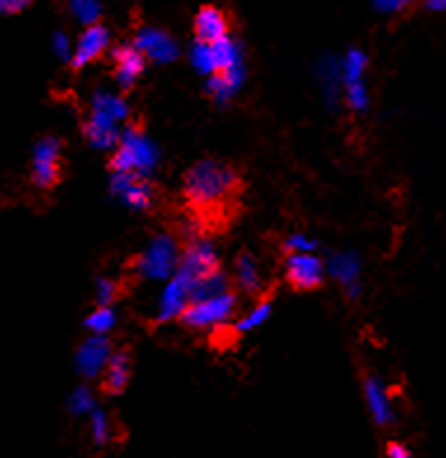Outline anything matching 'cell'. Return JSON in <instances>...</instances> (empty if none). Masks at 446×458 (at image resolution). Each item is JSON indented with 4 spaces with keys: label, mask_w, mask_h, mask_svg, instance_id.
Returning <instances> with one entry per match:
<instances>
[{
    "label": "cell",
    "mask_w": 446,
    "mask_h": 458,
    "mask_svg": "<svg viewBox=\"0 0 446 458\" xmlns=\"http://www.w3.org/2000/svg\"><path fill=\"white\" fill-rule=\"evenodd\" d=\"M231 31L228 17L221 13L219 7L202 5L193 20V33L198 45H214L221 38H226Z\"/></svg>",
    "instance_id": "obj_7"
},
{
    "label": "cell",
    "mask_w": 446,
    "mask_h": 458,
    "mask_svg": "<svg viewBox=\"0 0 446 458\" xmlns=\"http://www.w3.org/2000/svg\"><path fill=\"white\" fill-rule=\"evenodd\" d=\"M245 170L233 160L202 157L181 182V214L198 238L226 235L245 212Z\"/></svg>",
    "instance_id": "obj_1"
},
{
    "label": "cell",
    "mask_w": 446,
    "mask_h": 458,
    "mask_svg": "<svg viewBox=\"0 0 446 458\" xmlns=\"http://www.w3.org/2000/svg\"><path fill=\"white\" fill-rule=\"evenodd\" d=\"M80 127L82 132H85V137H88L95 146H99V148H106V146H114L120 141L114 125H111V120H108L106 115H95V118L88 120V123H82Z\"/></svg>",
    "instance_id": "obj_10"
},
{
    "label": "cell",
    "mask_w": 446,
    "mask_h": 458,
    "mask_svg": "<svg viewBox=\"0 0 446 458\" xmlns=\"http://www.w3.org/2000/svg\"><path fill=\"white\" fill-rule=\"evenodd\" d=\"M114 325H115V315L108 306H97L95 313L89 315L88 320H85V327H88V329H92V332H97V334L108 332V329H111Z\"/></svg>",
    "instance_id": "obj_14"
},
{
    "label": "cell",
    "mask_w": 446,
    "mask_h": 458,
    "mask_svg": "<svg viewBox=\"0 0 446 458\" xmlns=\"http://www.w3.org/2000/svg\"><path fill=\"white\" fill-rule=\"evenodd\" d=\"M235 303H238V289L231 287L226 292H219V294L183 303L181 310L176 313V320L183 327H190V329H202V327L212 325L216 327L233 315Z\"/></svg>",
    "instance_id": "obj_2"
},
{
    "label": "cell",
    "mask_w": 446,
    "mask_h": 458,
    "mask_svg": "<svg viewBox=\"0 0 446 458\" xmlns=\"http://www.w3.org/2000/svg\"><path fill=\"white\" fill-rule=\"evenodd\" d=\"M63 141L57 137L40 139L38 146L33 148V170L31 182L43 191L57 189L63 182Z\"/></svg>",
    "instance_id": "obj_3"
},
{
    "label": "cell",
    "mask_w": 446,
    "mask_h": 458,
    "mask_svg": "<svg viewBox=\"0 0 446 458\" xmlns=\"http://www.w3.org/2000/svg\"><path fill=\"white\" fill-rule=\"evenodd\" d=\"M69 5L71 13L76 14L80 21H85V24H95L101 13L99 0H71Z\"/></svg>",
    "instance_id": "obj_15"
},
{
    "label": "cell",
    "mask_w": 446,
    "mask_h": 458,
    "mask_svg": "<svg viewBox=\"0 0 446 458\" xmlns=\"http://www.w3.org/2000/svg\"><path fill=\"white\" fill-rule=\"evenodd\" d=\"M425 5L430 7V10H434V13H440V10L446 7V0H425Z\"/></svg>",
    "instance_id": "obj_21"
},
{
    "label": "cell",
    "mask_w": 446,
    "mask_h": 458,
    "mask_svg": "<svg viewBox=\"0 0 446 458\" xmlns=\"http://www.w3.org/2000/svg\"><path fill=\"white\" fill-rule=\"evenodd\" d=\"M414 0H374V5L381 13H402L404 7H408Z\"/></svg>",
    "instance_id": "obj_18"
},
{
    "label": "cell",
    "mask_w": 446,
    "mask_h": 458,
    "mask_svg": "<svg viewBox=\"0 0 446 458\" xmlns=\"http://www.w3.org/2000/svg\"><path fill=\"white\" fill-rule=\"evenodd\" d=\"M111 59H114V76L120 82V88L130 92L134 88L137 78L144 73L146 69V52L137 45H118L111 52Z\"/></svg>",
    "instance_id": "obj_6"
},
{
    "label": "cell",
    "mask_w": 446,
    "mask_h": 458,
    "mask_svg": "<svg viewBox=\"0 0 446 458\" xmlns=\"http://www.w3.org/2000/svg\"><path fill=\"white\" fill-rule=\"evenodd\" d=\"M139 165V144L137 139L125 137L122 141H118V148H115L114 157L108 160V170L114 172H134Z\"/></svg>",
    "instance_id": "obj_12"
},
{
    "label": "cell",
    "mask_w": 446,
    "mask_h": 458,
    "mask_svg": "<svg viewBox=\"0 0 446 458\" xmlns=\"http://www.w3.org/2000/svg\"><path fill=\"white\" fill-rule=\"evenodd\" d=\"M284 280L294 292H315L324 283L322 261L308 251H291L284 261Z\"/></svg>",
    "instance_id": "obj_4"
},
{
    "label": "cell",
    "mask_w": 446,
    "mask_h": 458,
    "mask_svg": "<svg viewBox=\"0 0 446 458\" xmlns=\"http://www.w3.org/2000/svg\"><path fill=\"white\" fill-rule=\"evenodd\" d=\"M365 397L366 404H369V411L374 416L378 426H388L392 423V409H390V400L385 395L383 386L378 383V378L369 377L365 381Z\"/></svg>",
    "instance_id": "obj_9"
},
{
    "label": "cell",
    "mask_w": 446,
    "mask_h": 458,
    "mask_svg": "<svg viewBox=\"0 0 446 458\" xmlns=\"http://www.w3.org/2000/svg\"><path fill=\"white\" fill-rule=\"evenodd\" d=\"M92 437L99 446L108 445V439H111V420L104 411H95L92 414Z\"/></svg>",
    "instance_id": "obj_16"
},
{
    "label": "cell",
    "mask_w": 446,
    "mask_h": 458,
    "mask_svg": "<svg viewBox=\"0 0 446 458\" xmlns=\"http://www.w3.org/2000/svg\"><path fill=\"white\" fill-rule=\"evenodd\" d=\"M235 287H242L247 294H258V289H261L257 264L249 251H240L238 261H235Z\"/></svg>",
    "instance_id": "obj_11"
},
{
    "label": "cell",
    "mask_w": 446,
    "mask_h": 458,
    "mask_svg": "<svg viewBox=\"0 0 446 458\" xmlns=\"http://www.w3.org/2000/svg\"><path fill=\"white\" fill-rule=\"evenodd\" d=\"M122 284L111 283V280H101L99 283V294H97V306H108V303L118 301L120 296L125 294L122 292Z\"/></svg>",
    "instance_id": "obj_17"
},
{
    "label": "cell",
    "mask_w": 446,
    "mask_h": 458,
    "mask_svg": "<svg viewBox=\"0 0 446 458\" xmlns=\"http://www.w3.org/2000/svg\"><path fill=\"white\" fill-rule=\"evenodd\" d=\"M388 458H414L407 446L397 445V442H390L388 445Z\"/></svg>",
    "instance_id": "obj_20"
},
{
    "label": "cell",
    "mask_w": 446,
    "mask_h": 458,
    "mask_svg": "<svg viewBox=\"0 0 446 458\" xmlns=\"http://www.w3.org/2000/svg\"><path fill=\"white\" fill-rule=\"evenodd\" d=\"M108 43H111V36H108L106 26L97 24V21L89 24L78 38L76 52H73V69L78 71L104 57V52L108 50Z\"/></svg>",
    "instance_id": "obj_8"
},
{
    "label": "cell",
    "mask_w": 446,
    "mask_h": 458,
    "mask_svg": "<svg viewBox=\"0 0 446 458\" xmlns=\"http://www.w3.org/2000/svg\"><path fill=\"white\" fill-rule=\"evenodd\" d=\"M132 348H127V345L108 355L99 383V390L104 395H122L125 393L130 378H132Z\"/></svg>",
    "instance_id": "obj_5"
},
{
    "label": "cell",
    "mask_w": 446,
    "mask_h": 458,
    "mask_svg": "<svg viewBox=\"0 0 446 458\" xmlns=\"http://www.w3.org/2000/svg\"><path fill=\"white\" fill-rule=\"evenodd\" d=\"M271 303H273V292H265V294L261 296V299H258L257 308H254L252 313L247 315L245 320L240 322V325L235 327V329H233V327H231L235 336H238V334H242V332H247V329H252V327L261 325V322H264L265 318L271 315Z\"/></svg>",
    "instance_id": "obj_13"
},
{
    "label": "cell",
    "mask_w": 446,
    "mask_h": 458,
    "mask_svg": "<svg viewBox=\"0 0 446 458\" xmlns=\"http://www.w3.org/2000/svg\"><path fill=\"white\" fill-rule=\"evenodd\" d=\"M33 0H0V14H20Z\"/></svg>",
    "instance_id": "obj_19"
}]
</instances>
